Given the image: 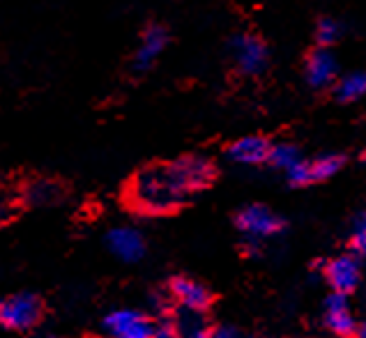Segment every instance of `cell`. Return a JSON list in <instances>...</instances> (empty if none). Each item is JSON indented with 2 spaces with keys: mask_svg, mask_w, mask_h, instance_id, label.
<instances>
[{
  "mask_svg": "<svg viewBox=\"0 0 366 338\" xmlns=\"http://www.w3.org/2000/svg\"><path fill=\"white\" fill-rule=\"evenodd\" d=\"M217 177L214 164L201 154H187L171 164L150 166L134 177L132 205L145 214L175 212L196 192L207 189Z\"/></svg>",
  "mask_w": 366,
  "mask_h": 338,
  "instance_id": "6da1fadb",
  "label": "cell"
},
{
  "mask_svg": "<svg viewBox=\"0 0 366 338\" xmlns=\"http://www.w3.org/2000/svg\"><path fill=\"white\" fill-rule=\"evenodd\" d=\"M228 49L235 60V67L244 76H260L269 67V46L267 41L256 33H235L228 39Z\"/></svg>",
  "mask_w": 366,
  "mask_h": 338,
  "instance_id": "7a4b0ae2",
  "label": "cell"
},
{
  "mask_svg": "<svg viewBox=\"0 0 366 338\" xmlns=\"http://www.w3.org/2000/svg\"><path fill=\"white\" fill-rule=\"evenodd\" d=\"M41 318V302L35 294H14V297L0 299V327L12 332H26L35 327Z\"/></svg>",
  "mask_w": 366,
  "mask_h": 338,
  "instance_id": "3957f363",
  "label": "cell"
},
{
  "mask_svg": "<svg viewBox=\"0 0 366 338\" xmlns=\"http://www.w3.org/2000/svg\"><path fill=\"white\" fill-rule=\"evenodd\" d=\"M235 226L249 239H267L284 230V219L265 205H247L235 217Z\"/></svg>",
  "mask_w": 366,
  "mask_h": 338,
  "instance_id": "277c9868",
  "label": "cell"
},
{
  "mask_svg": "<svg viewBox=\"0 0 366 338\" xmlns=\"http://www.w3.org/2000/svg\"><path fill=\"white\" fill-rule=\"evenodd\" d=\"M343 164H346V159H343L341 154H320L311 161L300 159L286 175L292 187H309V184L325 182V179L334 177L341 171Z\"/></svg>",
  "mask_w": 366,
  "mask_h": 338,
  "instance_id": "5b68a950",
  "label": "cell"
},
{
  "mask_svg": "<svg viewBox=\"0 0 366 338\" xmlns=\"http://www.w3.org/2000/svg\"><path fill=\"white\" fill-rule=\"evenodd\" d=\"M169 41H171V33L164 24L145 26L139 39V46H136L134 58H132L134 71H139V74L150 71L154 67V62L159 60V56L166 51V46H169Z\"/></svg>",
  "mask_w": 366,
  "mask_h": 338,
  "instance_id": "8992f818",
  "label": "cell"
},
{
  "mask_svg": "<svg viewBox=\"0 0 366 338\" xmlns=\"http://www.w3.org/2000/svg\"><path fill=\"white\" fill-rule=\"evenodd\" d=\"M305 79L307 86L313 90L334 88V83L339 81V60L332 54V49L316 46L309 51L305 60Z\"/></svg>",
  "mask_w": 366,
  "mask_h": 338,
  "instance_id": "52a82bcc",
  "label": "cell"
},
{
  "mask_svg": "<svg viewBox=\"0 0 366 338\" xmlns=\"http://www.w3.org/2000/svg\"><path fill=\"white\" fill-rule=\"evenodd\" d=\"M104 327L113 338H152L157 329L148 315L129 309L113 311L111 315H107Z\"/></svg>",
  "mask_w": 366,
  "mask_h": 338,
  "instance_id": "ba28073f",
  "label": "cell"
},
{
  "mask_svg": "<svg viewBox=\"0 0 366 338\" xmlns=\"http://www.w3.org/2000/svg\"><path fill=\"white\" fill-rule=\"evenodd\" d=\"M272 143L265 136H244L228 145L226 156L237 166H260L267 161Z\"/></svg>",
  "mask_w": 366,
  "mask_h": 338,
  "instance_id": "9c48e42d",
  "label": "cell"
},
{
  "mask_svg": "<svg viewBox=\"0 0 366 338\" xmlns=\"http://www.w3.org/2000/svg\"><path fill=\"white\" fill-rule=\"evenodd\" d=\"M325 324L327 329L334 332L337 336L348 338L357 332V320L350 311L348 297L341 292H332L327 302H325Z\"/></svg>",
  "mask_w": 366,
  "mask_h": 338,
  "instance_id": "30bf717a",
  "label": "cell"
},
{
  "mask_svg": "<svg viewBox=\"0 0 366 338\" xmlns=\"http://www.w3.org/2000/svg\"><path fill=\"white\" fill-rule=\"evenodd\" d=\"M325 277L334 292L348 294L357 288V283H360V262L355 256H339L332 262H327Z\"/></svg>",
  "mask_w": 366,
  "mask_h": 338,
  "instance_id": "8fae6325",
  "label": "cell"
},
{
  "mask_svg": "<svg viewBox=\"0 0 366 338\" xmlns=\"http://www.w3.org/2000/svg\"><path fill=\"white\" fill-rule=\"evenodd\" d=\"M171 294L175 297V302L182 306V309H189V311H205L210 306L212 297L207 292L205 285H201L194 279H187V277H175L171 279Z\"/></svg>",
  "mask_w": 366,
  "mask_h": 338,
  "instance_id": "7c38bea8",
  "label": "cell"
},
{
  "mask_svg": "<svg viewBox=\"0 0 366 338\" xmlns=\"http://www.w3.org/2000/svg\"><path fill=\"white\" fill-rule=\"evenodd\" d=\"M107 242H109V249L116 253L120 260H127V262L141 260L145 253V239L141 232L134 228H113L109 232Z\"/></svg>",
  "mask_w": 366,
  "mask_h": 338,
  "instance_id": "4fadbf2b",
  "label": "cell"
},
{
  "mask_svg": "<svg viewBox=\"0 0 366 338\" xmlns=\"http://www.w3.org/2000/svg\"><path fill=\"white\" fill-rule=\"evenodd\" d=\"M173 332L177 338H210L212 336V329L207 327L203 313L189 311V309H182L180 313H177Z\"/></svg>",
  "mask_w": 366,
  "mask_h": 338,
  "instance_id": "5bb4252c",
  "label": "cell"
},
{
  "mask_svg": "<svg viewBox=\"0 0 366 338\" xmlns=\"http://www.w3.org/2000/svg\"><path fill=\"white\" fill-rule=\"evenodd\" d=\"M334 97L341 104H352L366 97V71H348L334 83Z\"/></svg>",
  "mask_w": 366,
  "mask_h": 338,
  "instance_id": "9a60e30c",
  "label": "cell"
},
{
  "mask_svg": "<svg viewBox=\"0 0 366 338\" xmlns=\"http://www.w3.org/2000/svg\"><path fill=\"white\" fill-rule=\"evenodd\" d=\"M302 159V152L297 145L292 143H274L269 150V156H267V164L272 168H279V171H290L292 166Z\"/></svg>",
  "mask_w": 366,
  "mask_h": 338,
  "instance_id": "2e32d148",
  "label": "cell"
},
{
  "mask_svg": "<svg viewBox=\"0 0 366 338\" xmlns=\"http://www.w3.org/2000/svg\"><path fill=\"white\" fill-rule=\"evenodd\" d=\"M313 35H316V44L320 49H332L343 37V26H341V21L334 16H320Z\"/></svg>",
  "mask_w": 366,
  "mask_h": 338,
  "instance_id": "e0dca14e",
  "label": "cell"
},
{
  "mask_svg": "<svg viewBox=\"0 0 366 338\" xmlns=\"http://www.w3.org/2000/svg\"><path fill=\"white\" fill-rule=\"evenodd\" d=\"M350 249H352L355 256H366V212H360L352 219Z\"/></svg>",
  "mask_w": 366,
  "mask_h": 338,
  "instance_id": "ac0fdd59",
  "label": "cell"
},
{
  "mask_svg": "<svg viewBox=\"0 0 366 338\" xmlns=\"http://www.w3.org/2000/svg\"><path fill=\"white\" fill-rule=\"evenodd\" d=\"M210 338H249V336L239 334L237 329H233V327H219V329L212 332Z\"/></svg>",
  "mask_w": 366,
  "mask_h": 338,
  "instance_id": "d6986e66",
  "label": "cell"
},
{
  "mask_svg": "<svg viewBox=\"0 0 366 338\" xmlns=\"http://www.w3.org/2000/svg\"><path fill=\"white\" fill-rule=\"evenodd\" d=\"M152 338H177V336H175V332H173V327L164 324V327H157L154 334H152Z\"/></svg>",
  "mask_w": 366,
  "mask_h": 338,
  "instance_id": "ffe728a7",
  "label": "cell"
},
{
  "mask_svg": "<svg viewBox=\"0 0 366 338\" xmlns=\"http://www.w3.org/2000/svg\"><path fill=\"white\" fill-rule=\"evenodd\" d=\"M7 214V200H5V196L0 194V219H3Z\"/></svg>",
  "mask_w": 366,
  "mask_h": 338,
  "instance_id": "44dd1931",
  "label": "cell"
},
{
  "mask_svg": "<svg viewBox=\"0 0 366 338\" xmlns=\"http://www.w3.org/2000/svg\"><path fill=\"white\" fill-rule=\"evenodd\" d=\"M357 334H360V338H366V324H362V327H360Z\"/></svg>",
  "mask_w": 366,
  "mask_h": 338,
  "instance_id": "7402d4cb",
  "label": "cell"
}]
</instances>
